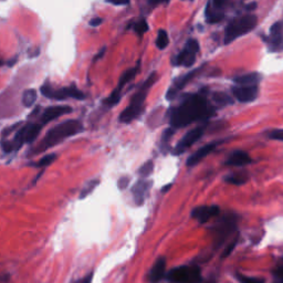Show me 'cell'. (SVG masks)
I'll use <instances>...</instances> for the list:
<instances>
[{
	"label": "cell",
	"instance_id": "cell-1",
	"mask_svg": "<svg viewBox=\"0 0 283 283\" xmlns=\"http://www.w3.org/2000/svg\"><path fill=\"white\" fill-rule=\"evenodd\" d=\"M214 108L206 99V94H189L173 111L171 125L173 128H181L198 119H207L214 114Z\"/></svg>",
	"mask_w": 283,
	"mask_h": 283
},
{
	"label": "cell",
	"instance_id": "cell-2",
	"mask_svg": "<svg viewBox=\"0 0 283 283\" xmlns=\"http://www.w3.org/2000/svg\"><path fill=\"white\" fill-rule=\"evenodd\" d=\"M83 129L82 123L77 121V119H69V121L60 123L46 134L45 138L41 140V143L38 146L37 152H43L48 149H51L64 139L71 137V136L82 133Z\"/></svg>",
	"mask_w": 283,
	"mask_h": 283
},
{
	"label": "cell",
	"instance_id": "cell-3",
	"mask_svg": "<svg viewBox=\"0 0 283 283\" xmlns=\"http://www.w3.org/2000/svg\"><path fill=\"white\" fill-rule=\"evenodd\" d=\"M156 80H157V74L156 72H153L148 78V80L139 86V89L133 95L132 100H130L129 105L125 108L121 115H119L118 117L119 122L130 123L133 119L140 115V113L144 110V102L146 100V97H148L151 88L155 84Z\"/></svg>",
	"mask_w": 283,
	"mask_h": 283
},
{
	"label": "cell",
	"instance_id": "cell-4",
	"mask_svg": "<svg viewBox=\"0 0 283 283\" xmlns=\"http://www.w3.org/2000/svg\"><path fill=\"white\" fill-rule=\"evenodd\" d=\"M257 21L258 19L254 15H243L241 17L233 19L231 23L227 26L225 30L224 40L226 45L236 40L239 37L249 34L250 31L255 28Z\"/></svg>",
	"mask_w": 283,
	"mask_h": 283
},
{
	"label": "cell",
	"instance_id": "cell-5",
	"mask_svg": "<svg viewBox=\"0 0 283 283\" xmlns=\"http://www.w3.org/2000/svg\"><path fill=\"white\" fill-rule=\"evenodd\" d=\"M41 94L50 100L63 101L67 99L83 100L85 95L75 85L65 86V88H53L50 83H46L41 86Z\"/></svg>",
	"mask_w": 283,
	"mask_h": 283
},
{
	"label": "cell",
	"instance_id": "cell-6",
	"mask_svg": "<svg viewBox=\"0 0 283 283\" xmlns=\"http://www.w3.org/2000/svg\"><path fill=\"white\" fill-rule=\"evenodd\" d=\"M168 280L174 283H199L201 280L200 269L198 266H178L173 269L167 275Z\"/></svg>",
	"mask_w": 283,
	"mask_h": 283
},
{
	"label": "cell",
	"instance_id": "cell-7",
	"mask_svg": "<svg viewBox=\"0 0 283 283\" xmlns=\"http://www.w3.org/2000/svg\"><path fill=\"white\" fill-rule=\"evenodd\" d=\"M41 127L42 124H38V123L27 124L25 126L21 127L17 132V134L15 135L14 140H12L14 149L18 150L26 143L27 144L32 143V142L38 137V135H39Z\"/></svg>",
	"mask_w": 283,
	"mask_h": 283
},
{
	"label": "cell",
	"instance_id": "cell-8",
	"mask_svg": "<svg viewBox=\"0 0 283 283\" xmlns=\"http://www.w3.org/2000/svg\"><path fill=\"white\" fill-rule=\"evenodd\" d=\"M138 71V65H136V67L132 68L127 70L126 72H124L123 75L121 77L118 81V84L115 89L113 90V92L111 93V95L107 97V99L104 101V104L107 105L108 107H112L114 105H116L117 103L119 102L122 97V91L124 89V86L126 85L128 82H130L135 77H136V73H137Z\"/></svg>",
	"mask_w": 283,
	"mask_h": 283
},
{
	"label": "cell",
	"instance_id": "cell-9",
	"mask_svg": "<svg viewBox=\"0 0 283 283\" xmlns=\"http://www.w3.org/2000/svg\"><path fill=\"white\" fill-rule=\"evenodd\" d=\"M199 52V43L197 40L195 39H189L187 41L183 51L178 54L175 60L176 65H183V67H193L197 53Z\"/></svg>",
	"mask_w": 283,
	"mask_h": 283
},
{
	"label": "cell",
	"instance_id": "cell-10",
	"mask_svg": "<svg viewBox=\"0 0 283 283\" xmlns=\"http://www.w3.org/2000/svg\"><path fill=\"white\" fill-rule=\"evenodd\" d=\"M265 41L268 43L270 51H283V19L272 25L269 37L265 38Z\"/></svg>",
	"mask_w": 283,
	"mask_h": 283
},
{
	"label": "cell",
	"instance_id": "cell-11",
	"mask_svg": "<svg viewBox=\"0 0 283 283\" xmlns=\"http://www.w3.org/2000/svg\"><path fill=\"white\" fill-rule=\"evenodd\" d=\"M205 128H206V125H203V126L196 127L192 130H189L188 133L185 134L184 137L178 142L175 150H174V154L179 155V154L184 153L185 151L188 150L190 146L196 143V142H198L201 136H203L205 132Z\"/></svg>",
	"mask_w": 283,
	"mask_h": 283
},
{
	"label": "cell",
	"instance_id": "cell-12",
	"mask_svg": "<svg viewBox=\"0 0 283 283\" xmlns=\"http://www.w3.org/2000/svg\"><path fill=\"white\" fill-rule=\"evenodd\" d=\"M258 86L257 85H237L232 88V93L237 100L242 103L252 102L258 96Z\"/></svg>",
	"mask_w": 283,
	"mask_h": 283
},
{
	"label": "cell",
	"instance_id": "cell-13",
	"mask_svg": "<svg viewBox=\"0 0 283 283\" xmlns=\"http://www.w3.org/2000/svg\"><path fill=\"white\" fill-rule=\"evenodd\" d=\"M201 69H203V67L196 69V70L192 71V72L185 74V75H183V77L175 80V82H174V85L167 92V95H166L167 100H174V99H175L176 95L178 94V92L181 91V90H183L185 86L187 85V83L189 82V81H192L196 77V75H197V73L199 72V71H201Z\"/></svg>",
	"mask_w": 283,
	"mask_h": 283
},
{
	"label": "cell",
	"instance_id": "cell-14",
	"mask_svg": "<svg viewBox=\"0 0 283 283\" xmlns=\"http://www.w3.org/2000/svg\"><path fill=\"white\" fill-rule=\"evenodd\" d=\"M71 112H72V107L68 105H54L48 107L46 108L41 116V124L46 125L49 122L53 121V119L65 115V114H69Z\"/></svg>",
	"mask_w": 283,
	"mask_h": 283
},
{
	"label": "cell",
	"instance_id": "cell-15",
	"mask_svg": "<svg viewBox=\"0 0 283 283\" xmlns=\"http://www.w3.org/2000/svg\"><path fill=\"white\" fill-rule=\"evenodd\" d=\"M220 209L218 206H203L193 210V217L201 224L207 222L209 219L218 216Z\"/></svg>",
	"mask_w": 283,
	"mask_h": 283
},
{
	"label": "cell",
	"instance_id": "cell-16",
	"mask_svg": "<svg viewBox=\"0 0 283 283\" xmlns=\"http://www.w3.org/2000/svg\"><path fill=\"white\" fill-rule=\"evenodd\" d=\"M217 145H218V143H215V142H212V143L207 144V145L203 146L201 149H199L197 152H195V153L187 160V166L197 165L201 160H204L205 157L210 153V152H212L216 149Z\"/></svg>",
	"mask_w": 283,
	"mask_h": 283
},
{
	"label": "cell",
	"instance_id": "cell-17",
	"mask_svg": "<svg viewBox=\"0 0 283 283\" xmlns=\"http://www.w3.org/2000/svg\"><path fill=\"white\" fill-rule=\"evenodd\" d=\"M165 269H166V259L163 257L157 259L156 262L153 265V268H152L150 272V281L152 283L160 282L165 275Z\"/></svg>",
	"mask_w": 283,
	"mask_h": 283
},
{
	"label": "cell",
	"instance_id": "cell-18",
	"mask_svg": "<svg viewBox=\"0 0 283 283\" xmlns=\"http://www.w3.org/2000/svg\"><path fill=\"white\" fill-rule=\"evenodd\" d=\"M250 162H251V159H250L248 153L243 151H236L229 156L226 164L231 166H243L249 164Z\"/></svg>",
	"mask_w": 283,
	"mask_h": 283
},
{
	"label": "cell",
	"instance_id": "cell-19",
	"mask_svg": "<svg viewBox=\"0 0 283 283\" xmlns=\"http://www.w3.org/2000/svg\"><path fill=\"white\" fill-rule=\"evenodd\" d=\"M151 185L152 184L150 182H145V181H139L137 184H135L132 192H133L136 204L137 205L143 204V201L145 199V195L149 192Z\"/></svg>",
	"mask_w": 283,
	"mask_h": 283
},
{
	"label": "cell",
	"instance_id": "cell-20",
	"mask_svg": "<svg viewBox=\"0 0 283 283\" xmlns=\"http://www.w3.org/2000/svg\"><path fill=\"white\" fill-rule=\"evenodd\" d=\"M261 77L258 73H249V74H243L240 77H237L233 79L235 83L238 85H255L258 84Z\"/></svg>",
	"mask_w": 283,
	"mask_h": 283
},
{
	"label": "cell",
	"instance_id": "cell-21",
	"mask_svg": "<svg viewBox=\"0 0 283 283\" xmlns=\"http://www.w3.org/2000/svg\"><path fill=\"white\" fill-rule=\"evenodd\" d=\"M225 14L224 12H219L212 8L210 5H208L206 8V19L209 24H217L224 19Z\"/></svg>",
	"mask_w": 283,
	"mask_h": 283
},
{
	"label": "cell",
	"instance_id": "cell-22",
	"mask_svg": "<svg viewBox=\"0 0 283 283\" xmlns=\"http://www.w3.org/2000/svg\"><path fill=\"white\" fill-rule=\"evenodd\" d=\"M38 99V93L37 91L34 89L26 90L23 94V104L26 107H31L35 104V102Z\"/></svg>",
	"mask_w": 283,
	"mask_h": 283
},
{
	"label": "cell",
	"instance_id": "cell-23",
	"mask_svg": "<svg viewBox=\"0 0 283 283\" xmlns=\"http://www.w3.org/2000/svg\"><path fill=\"white\" fill-rule=\"evenodd\" d=\"M212 100H214L217 104L221 106L231 104L232 103L231 97L228 94L224 93V92H216V93H214V95H212Z\"/></svg>",
	"mask_w": 283,
	"mask_h": 283
},
{
	"label": "cell",
	"instance_id": "cell-24",
	"mask_svg": "<svg viewBox=\"0 0 283 283\" xmlns=\"http://www.w3.org/2000/svg\"><path fill=\"white\" fill-rule=\"evenodd\" d=\"M170 43V38H168L167 32L165 30L161 29L157 34V39H156V46L160 50H164V49L168 46Z\"/></svg>",
	"mask_w": 283,
	"mask_h": 283
},
{
	"label": "cell",
	"instance_id": "cell-25",
	"mask_svg": "<svg viewBox=\"0 0 283 283\" xmlns=\"http://www.w3.org/2000/svg\"><path fill=\"white\" fill-rule=\"evenodd\" d=\"M247 179H248V176L246 175V174L239 173V174H233V175L228 176L226 178V182L233 184V185H242L247 182Z\"/></svg>",
	"mask_w": 283,
	"mask_h": 283
},
{
	"label": "cell",
	"instance_id": "cell-26",
	"mask_svg": "<svg viewBox=\"0 0 283 283\" xmlns=\"http://www.w3.org/2000/svg\"><path fill=\"white\" fill-rule=\"evenodd\" d=\"M134 30L139 37H142L144 34H146V32H148V30H149V25H148V23H146V20L142 19V20L138 21V23H136L135 26H134Z\"/></svg>",
	"mask_w": 283,
	"mask_h": 283
},
{
	"label": "cell",
	"instance_id": "cell-27",
	"mask_svg": "<svg viewBox=\"0 0 283 283\" xmlns=\"http://www.w3.org/2000/svg\"><path fill=\"white\" fill-rule=\"evenodd\" d=\"M97 185H99V181H91V182H89L84 186L82 192H81L80 198H85L86 196H89L95 189V187L97 186Z\"/></svg>",
	"mask_w": 283,
	"mask_h": 283
},
{
	"label": "cell",
	"instance_id": "cell-28",
	"mask_svg": "<svg viewBox=\"0 0 283 283\" xmlns=\"http://www.w3.org/2000/svg\"><path fill=\"white\" fill-rule=\"evenodd\" d=\"M153 168H154V165H153V162H148V163H145V164L139 168V171H138V174L142 176V177H148L150 176L152 172H153Z\"/></svg>",
	"mask_w": 283,
	"mask_h": 283
},
{
	"label": "cell",
	"instance_id": "cell-29",
	"mask_svg": "<svg viewBox=\"0 0 283 283\" xmlns=\"http://www.w3.org/2000/svg\"><path fill=\"white\" fill-rule=\"evenodd\" d=\"M57 160V155L56 154H49V155H46L45 157H42V159L38 162V164L37 166H39V167H46V166H49L50 164H52V163Z\"/></svg>",
	"mask_w": 283,
	"mask_h": 283
},
{
	"label": "cell",
	"instance_id": "cell-30",
	"mask_svg": "<svg viewBox=\"0 0 283 283\" xmlns=\"http://www.w3.org/2000/svg\"><path fill=\"white\" fill-rule=\"evenodd\" d=\"M228 2H229V0H211L209 5L216 10H219V12H224V8L227 6Z\"/></svg>",
	"mask_w": 283,
	"mask_h": 283
},
{
	"label": "cell",
	"instance_id": "cell-31",
	"mask_svg": "<svg viewBox=\"0 0 283 283\" xmlns=\"http://www.w3.org/2000/svg\"><path fill=\"white\" fill-rule=\"evenodd\" d=\"M173 134H174L173 127H171V128H168V129L165 130L164 134H163V138H162L163 145H167V144H168V142L171 140V137L173 136Z\"/></svg>",
	"mask_w": 283,
	"mask_h": 283
},
{
	"label": "cell",
	"instance_id": "cell-32",
	"mask_svg": "<svg viewBox=\"0 0 283 283\" xmlns=\"http://www.w3.org/2000/svg\"><path fill=\"white\" fill-rule=\"evenodd\" d=\"M239 280L241 283H263L262 280L257 279V277H249L243 275H239Z\"/></svg>",
	"mask_w": 283,
	"mask_h": 283
},
{
	"label": "cell",
	"instance_id": "cell-33",
	"mask_svg": "<svg viewBox=\"0 0 283 283\" xmlns=\"http://www.w3.org/2000/svg\"><path fill=\"white\" fill-rule=\"evenodd\" d=\"M269 137L271 139H275V140H283V129H275L273 132H271Z\"/></svg>",
	"mask_w": 283,
	"mask_h": 283
},
{
	"label": "cell",
	"instance_id": "cell-34",
	"mask_svg": "<svg viewBox=\"0 0 283 283\" xmlns=\"http://www.w3.org/2000/svg\"><path fill=\"white\" fill-rule=\"evenodd\" d=\"M128 184H129V178L127 176H124V177H121L119 178V181L117 183L118 185V188L121 189V190H124L125 188H126L128 186Z\"/></svg>",
	"mask_w": 283,
	"mask_h": 283
},
{
	"label": "cell",
	"instance_id": "cell-35",
	"mask_svg": "<svg viewBox=\"0 0 283 283\" xmlns=\"http://www.w3.org/2000/svg\"><path fill=\"white\" fill-rule=\"evenodd\" d=\"M107 2L113 5H117V6H124V5H127L129 3V0H107Z\"/></svg>",
	"mask_w": 283,
	"mask_h": 283
},
{
	"label": "cell",
	"instance_id": "cell-36",
	"mask_svg": "<svg viewBox=\"0 0 283 283\" xmlns=\"http://www.w3.org/2000/svg\"><path fill=\"white\" fill-rule=\"evenodd\" d=\"M102 21H103L102 18H93L90 21V25L92 27H99L102 24Z\"/></svg>",
	"mask_w": 283,
	"mask_h": 283
},
{
	"label": "cell",
	"instance_id": "cell-37",
	"mask_svg": "<svg viewBox=\"0 0 283 283\" xmlns=\"http://www.w3.org/2000/svg\"><path fill=\"white\" fill-rule=\"evenodd\" d=\"M92 277H93V274L90 273L88 276H85L83 277L82 280H80L78 282H75V283H92Z\"/></svg>",
	"mask_w": 283,
	"mask_h": 283
},
{
	"label": "cell",
	"instance_id": "cell-38",
	"mask_svg": "<svg viewBox=\"0 0 283 283\" xmlns=\"http://www.w3.org/2000/svg\"><path fill=\"white\" fill-rule=\"evenodd\" d=\"M149 4L152 5V6H157L159 4H162V3H168L170 0H148Z\"/></svg>",
	"mask_w": 283,
	"mask_h": 283
},
{
	"label": "cell",
	"instance_id": "cell-39",
	"mask_svg": "<svg viewBox=\"0 0 283 283\" xmlns=\"http://www.w3.org/2000/svg\"><path fill=\"white\" fill-rule=\"evenodd\" d=\"M255 8H257V4H255V3L250 4V5H248V6H247V10H253Z\"/></svg>",
	"mask_w": 283,
	"mask_h": 283
},
{
	"label": "cell",
	"instance_id": "cell-40",
	"mask_svg": "<svg viewBox=\"0 0 283 283\" xmlns=\"http://www.w3.org/2000/svg\"><path fill=\"white\" fill-rule=\"evenodd\" d=\"M3 65H4V61L3 60H0V67H3Z\"/></svg>",
	"mask_w": 283,
	"mask_h": 283
},
{
	"label": "cell",
	"instance_id": "cell-41",
	"mask_svg": "<svg viewBox=\"0 0 283 283\" xmlns=\"http://www.w3.org/2000/svg\"><path fill=\"white\" fill-rule=\"evenodd\" d=\"M281 283H283V282H281Z\"/></svg>",
	"mask_w": 283,
	"mask_h": 283
},
{
	"label": "cell",
	"instance_id": "cell-42",
	"mask_svg": "<svg viewBox=\"0 0 283 283\" xmlns=\"http://www.w3.org/2000/svg\"><path fill=\"white\" fill-rule=\"evenodd\" d=\"M192 2H193V0H192Z\"/></svg>",
	"mask_w": 283,
	"mask_h": 283
}]
</instances>
